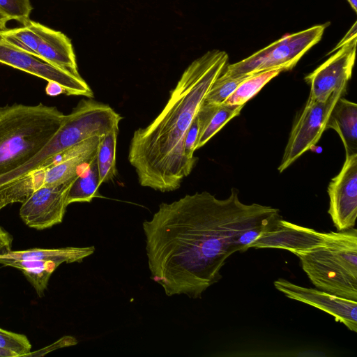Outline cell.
<instances>
[{
    "mask_svg": "<svg viewBox=\"0 0 357 357\" xmlns=\"http://www.w3.org/2000/svg\"><path fill=\"white\" fill-rule=\"evenodd\" d=\"M279 212L241 202L234 188L225 199L204 191L160 204L142 225L151 278L168 296L201 298L229 257L277 226Z\"/></svg>",
    "mask_w": 357,
    "mask_h": 357,
    "instance_id": "1",
    "label": "cell"
},
{
    "mask_svg": "<svg viewBox=\"0 0 357 357\" xmlns=\"http://www.w3.org/2000/svg\"><path fill=\"white\" fill-rule=\"evenodd\" d=\"M228 59L226 52L213 50L193 61L158 116L134 132L128 158L142 186L162 192L174 191L191 173L197 161L185 156V137Z\"/></svg>",
    "mask_w": 357,
    "mask_h": 357,
    "instance_id": "2",
    "label": "cell"
},
{
    "mask_svg": "<svg viewBox=\"0 0 357 357\" xmlns=\"http://www.w3.org/2000/svg\"><path fill=\"white\" fill-rule=\"evenodd\" d=\"M65 116L41 102L0 106V178L31 160L57 132Z\"/></svg>",
    "mask_w": 357,
    "mask_h": 357,
    "instance_id": "3",
    "label": "cell"
},
{
    "mask_svg": "<svg viewBox=\"0 0 357 357\" xmlns=\"http://www.w3.org/2000/svg\"><path fill=\"white\" fill-rule=\"evenodd\" d=\"M318 289L357 301V230L335 232L324 245L294 253Z\"/></svg>",
    "mask_w": 357,
    "mask_h": 357,
    "instance_id": "4",
    "label": "cell"
},
{
    "mask_svg": "<svg viewBox=\"0 0 357 357\" xmlns=\"http://www.w3.org/2000/svg\"><path fill=\"white\" fill-rule=\"evenodd\" d=\"M122 116L108 105L93 98L82 99L52 139L28 162L8 175L10 181L50 165L55 157L93 137L119 130Z\"/></svg>",
    "mask_w": 357,
    "mask_h": 357,
    "instance_id": "5",
    "label": "cell"
},
{
    "mask_svg": "<svg viewBox=\"0 0 357 357\" xmlns=\"http://www.w3.org/2000/svg\"><path fill=\"white\" fill-rule=\"evenodd\" d=\"M329 25L330 22H327L285 34L247 58L234 63H227L220 76L242 77L271 70H291L302 56L320 41Z\"/></svg>",
    "mask_w": 357,
    "mask_h": 357,
    "instance_id": "6",
    "label": "cell"
},
{
    "mask_svg": "<svg viewBox=\"0 0 357 357\" xmlns=\"http://www.w3.org/2000/svg\"><path fill=\"white\" fill-rule=\"evenodd\" d=\"M356 24L355 22L337 46L328 53L333 54L305 77V81L310 87L309 98L312 100L326 102L334 92L347 89L355 63Z\"/></svg>",
    "mask_w": 357,
    "mask_h": 357,
    "instance_id": "7",
    "label": "cell"
},
{
    "mask_svg": "<svg viewBox=\"0 0 357 357\" xmlns=\"http://www.w3.org/2000/svg\"><path fill=\"white\" fill-rule=\"evenodd\" d=\"M346 91L344 89L334 92L326 102H317L308 98L293 123L281 162L278 168L280 173L316 145L326 130L332 109Z\"/></svg>",
    "mask_w": 357,
    "mask_h": 357,
    "instance_id": "8",
    "label": "cell"
},
{
    "mask_svg": "<svg viewBox=\"0 0 357 357\" xmlns=\"http://www.w3.org/2000/svg\"><path fill=\"white\" fill-rule=\"evenodd\" d=\"M0 63L22 70L48 82L59 84L67 96L94 97L93 92L80 75L56 68L39 56L18 49L6 42L0 43Z\"/></svg>",
    "mask_w": 357,
    "mask_h": 357,
    "instance_id": "9",
    "label": "cell"
},
{
    "mask_svg": "<svg viewBox=\"0 0 357 357\" xmlns=\"http://www.w3.org/2000/svg\"><path fill=\"white\" fill-rule=\"evenodd\" d=\"M328 211L337 231L353 228L357 218V153L346 155L340 172L328 186Z\"/></svg>",
    "mask_w": 357,
    "mask_h": 357,
    "instance_id": "10",
    "label": "cell"
},
{
    "mask_svg": "<svg viewBox=\"0 0 357 357\" xmlns=\"http://www.w3.org/2000/svg\"><path fill=\"white\" fill-rule=\"evenodd\" d=\"M74 179L59 185L41 186L36 190L22 203L20 215L24 222L38 230L61 223L68 205V193Z\"/></svg>",
    "mask_w": 357,
    "mask_h": 357,
    "instance_id": "11",
    "label": "cell"
},
{
    "mask_svg": "<svg viewBox=\"0 0 357 357\" xmlns=\"http://www.w3.org/2000/svg\"><path fill=\"white\" fill-rule=\"evenodd\" d=\"M273 284L287 297L318 308L332 315L349 330L357 332V301L299 286L283 278L275 280Z\"/></svg>",
    "mask_w": 357,
    "mask_h": 357,
    "instance_id": "12",
    "label": "cell"
},
{
    "mask_svg": "<svg viewBox=\"0 0 357 357\" xmlns=\"http://www.w3.org/2000/svg\"><path fill=\"white\" fill-rule=\"evenodd\" d=\"M334 234V231L320 232L282 218L274 229L262 233L249 248L284 249L294 254L322 246Z\"/></svg>",
    "mask_w": 357,
    "mask_h": 357,
    "instance_id": "13",
    "label": "cell"
},
{
    "mask_svg": "<svg viewBox=\"0 0 357 357\" xmlns=\"http://www.w3.org/2000/svg\"><path fill=\"white\" fill-rule=\"evenodd\" d=\"M100 138H89L55 157L50 165L40 169L43 186L59 185L74 179L81 167L96 158Z\"/></svg>",
    "mask_w": 357,
    "mask_h": 357,
    "instance_id": "14",
    "label": "cell"
},
{
    "mask_svg": "<svg viewBox=\"0 0 357 357\" xmlns=\"http://www.w3.org/2000/svg\"><path fill=\"white\" fill-rule=\"evenodd\" d=\"M37 56L56 68L79 75L71 40L61 31L44 26Z\"/></svg>",
    "mask_w": 357,
    "mask_h": 357,
    "instance_id": "15",
    "label": "cell"
},
{
    "mask_svg": "<svg viewBox=\"0 0 357 357\" xmlns=\"http://www.w3.org/2000/svg\"><path fill=\"white\" fill-rule=\"evenodd\" d=\"M333 129L340 137L346 155L357 153V105L342 96L328 116L326 130Z\"/></svg>",
    "mask_w": 357,
    "mask_h": 357,
    "instance_id": "16",
    "label": "cell"
},
{
    "mask_svg": "<svg viewBox=\"0 0 357 357\" xmlns=\"http://www.w3.org/2000/svg\"><path fill=\"white\" fill-rule=\"evenodd\" d=\"M243 107V105L203 102L196 116L199 124V133L195 150L202 148L230 120L238 116Z\"/></svg>",
    "mask_w": 357,
    "mask_h": 357,
    "instance_id": "17",
    "label": "cell"
},
{
    "mask_svg": "<svg viewBox=\"0 0 357 357\" xmlns=\"http://www.w3.org/2000/svg\"><path fill=\"white\" fill-rule=\"evenodd\" d=\"M94 251L93 246L66 247L54 249L33 248L26 250H12L8 254L1 256L0 259L48 261L60 265L63 263L81 262L84 259L92 255Z\"/></svg>",
    "mask_w": 357,
    "mask_h": 357,
    "instance_id": "18",
    "label": "cell"
},
{
    "mask_svg": "<svg viewBox=\"0 0 357 357\" xmlns=\"http://www.w3.org/2000/svg\"><path fill=\"white\" fill-rule=\"evenodd\" d=\"M96 156L79 171L70 185L67 202H91L94 197H99L100 186Z\"/></svg>",
    "mask_w": 357,
    "mask_h": 357,
    "instance_id": "19",
    "label": "cell"
},
{
    "mask_svg": "<svg viewBox=\"0 0 357 357\" xmlns=\"http://www.w3.org/2000/svg\"><path fill=\"white\" fill-rule=\"evenodd\" d=\"M0 264L20 270L32 284L38 296H43L52 273L59 266L53 261L40 260L0 259Z\"/></svg>",
    "mask_w": 357,
    "mask_h": 357,
    "instance_id": "20",
    "label": "cell"
},
{
    "mask_svg": "<svg viewBox=\"0 0 357 357\" xmlns=\"http://www.w3.org/2000/svg\"><path fill=\"white\" fill-rule=\"evenodd\" d=\"M119 131L111 130L100 138L96 154L100 184L112 181L116 176V149Z\"/></svg>",
    "mask_w": 357,
    "mask_h": 357,
    "instance_id": "21",
    "label": "cell"
},
{
    "mask_svg": "<svg viewBox=\"0 0 357 357\" xmlns=\"http://www.w3.org/2000/svg\"><path fill=\"white\" fill-rule=\"evenodd\" d=\"M44 25L30 20L22 27L2 31L6 43L37 56Z\"/></svg>",
    "mask_w": 357,
    "mask_h": 357,
    "instance_id": "22",
    "label": "cell"
},
{
    "mask_svg": "<svg viewBox=\"0 0 357 357\" xmlns=\"http://www.w3.org/2000/svg\"><path fill=\"white\" fill-rule=\"evenodd\" d=\"M282 70H271L248 76L243 80L234 91L223 102L226 105H243L273 78L278 76Z\"/></svg>",
    "mask_w": 357,
    "mask_h": 357,
    "instance_id": "23",
    "label": "cell"
},
{
    "mask_svg": "<svg viewBox=\"0 0 357 357\" xmlns=\"http://www.w3.org/2000/svg\"><path fill=\"white\" fill-rule=\"evenodd\" d=\"M246 77H222L219 76L209 89L204 102L211 105L222 104Z\"/></svg>",
    "mask_w": 357,
    "mask_h": 357,
    "instance_id": "24",
    "label": "cell"
},
{
    "mask_svg": "<svg viewBox=\"0 0 357 357\" xmlns=\"http://www.w3.org/2000/svg\"><path fill=\"white\" fill-rule=\"evenodd\" d=\"M0 349L12 353L15 357L26 356L31 344L24 335L0 328Z\"/></svg>",
    "mask_w": 357,
    "mask_h": 357,
    "instance_id": "25",
    "label": "cell"
},
{
    "mask_svg": "<svg viewBox=\"0 0 357 357\" xmlns=\"http://www.w3.org/2000/svg\"><path fill=\"white\" fill-rule=\"evenodd\" d=\"M33 7L30 0H0V12L9 20H14L22 25L26 24Z\"/></svg>",
    "mask_w": 357,
    "mask_h": 357,
    "instance_id": "26",
    "label": "cell"
},
{
    "mask_svg": "<svg viewBox=\"0 0 357 357\" xmlns=\"http://www.w3.org/2000/svg\"><path fill=\"white\" fill-rule=\"evenodd\" d=\"M199 133V124L197 116H195L190 126L184 141V153L185 156L191 160L197 161L198 158L194 155L195 146L197 142Z\"/></svg>",
    "mask_w": 357,
    "mask_h": 357,
    "instance_id": "27",
    "label": "cell"
},
{
    "mask_svg": "<svg viewBox=\"0 0 357 357\" xmlns=\"http://www.w3.org/2000/svg\"><path fill=\"white\" fill-rule=\"evenodd\" d=\"M77 343V340L73 336H63L54 343L43 347L39 350L29 352L26 356H43L56 349L75 345Z\"/></svg>",
    "mask_w": 357,
    "mask_h": 357,
    "instance_id": "28",
    "label": "cell"
},
{
    "mask_svg": "<svg viewBox=\"0 0 357 357\" xmlns=\"http://www.w3.org/2000/svg\"><path fill=\"white\" fill-rule=\"evenodd\" d=\"M13 236L0 227V257L7 255L12 251Z\"/></svg>",
    "mask_w": 357,
    "mask_h": 357,
    "instance_id": "29",
    "label": "cell"
},
{
    "mask_svg": "<svg viewBox=\"0 0 357 357\" xmlns=\"http://www.w3.org/2000/svg\"><path fill=\"white\" fill-rule=\"evenodd\" d=\"M45 92L50 96H56L61 93H65L64 89L59 84L53 82H47Z\"/></svg>",
    "mask_w": 357,
    "mask_h": 357,
    "instance_id": "30",
    "label": "cell"
},
{
    "mask_svg": "<svg viewBox=\"0 0 357 357\" xmlns=\"http://www.w3.org/2000/svg\"><path fill=\"white\" fill-rule=\"evenodd\" d=\"M9 20L0 12V31H4L7 30L6 24Z\"/></svg>",
    "mask_w": 357,
    "mask_h": 357,
    "instance_id": "31",
    "label": "cell"
},
{
    "mask_svg": "<svg viewBox=\"0 0 357 357\" xmlns=\"http://www.w3.org/2000/svg\"><path fill=\"white\" fill-rule=\"evenodd\" d=\"M355 13H357V0H347Z\"/></svg>",
    "mask_w": 357,
    "mask_h": 357,
    "instance_id": "32",
    "label": "cell"
},
{
    "mask_svg": "<svg viewBox=\"0 0 357 357\" xmlns=\"http://www.w3.org/2000/svg\"><path fill=\"white\" fill-rule=\"evenodd\" d=\"M0 357H15V356L10 352L0 349Z\"/></svg>",
    "mask_w": 357,
    "mask_h": 357,
    "instance_id": "33",
    "label": "cell"
},
{
    "mask_svg": "<svg viewBox=\"0 0 357 357\" xmlns=\"http://www.w3.org/2000/svg\"><path fill=\"white\" fill-rule=\"evenodd\" d=\"M4 42H6V41L3 36L2 31H0V43H4Z\"/></svg>",
    "mask_w": 357,
    "mask_h": 357,
    "instance_id": "34",
    "label": "cell"
}]
</instances>
